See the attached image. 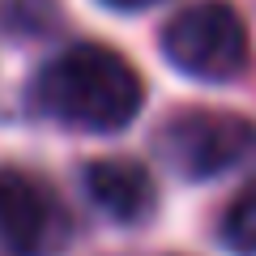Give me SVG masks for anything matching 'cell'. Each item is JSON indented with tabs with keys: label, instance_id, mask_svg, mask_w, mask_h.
I'll list each match as a JSON object with an SVG mask.
<instances>
[{
	"label": "cell",
	"instance_id": "cell-8",
	"mask_svg": "<svg viewBox=\"0 0 256 256\" xmlns=\"http://www.w3.org/2000/svg\"><path fill=\"white\" fill-rule=\"evenodd\" d=\"M107 9H116V13H141V9H150V4H158V0H102Z\"/></svg>",
	"mask_w": 256,
	"mask_h": 256
},
{
	"label": "cell",
	"instance_id": "cell-2",
	"mask_svg": "<svg viewBox=\"0 0 256 256\" xmlns=\"http://www.w3.org/2000/svg\"><path fill=\"white\" fill-rule=\"evenodd\" d=\"M248 26L226 0H196L180 9L162 30V56L184 77L235 82L248 68Z\"/></svg>",
	"mask_w": 256,
	"mask_h": 256
},
{
	"label": "cell",
	"instance_id": "cell-1",
	"mask_svg": "<svg viewBox=\"0 0 256 256\" xmlns=\"http://www.w3.org/2000/svg\"><path fill=\"white\" fill-rule=\"evenodd\" d=\"M34 102L56 124L82 132H120L137 120L146 86L120 52L102 43H77L38 73Z\"/></svg>",
	"mask_w": 256,
	"mask_h": 256
},
{
	"label": "cell",
	"instance_id": "cell-6",
	"mask_svg": "<svg viewBox=\"0 0 256 256\" xmlns=\"http://www.w3.org/2000/svg\"><path fill=\"white\" fill-rule=\"evenodd\" d=\"M222 244L235 256H256V184L230 201L226 218H222Z\"/></svg>",
	"mask_w": 256,
	"mask_h": 256
},
{
	"label": "cell",
	"instance_id": "cell-4",
	"mask_svg": "<svg viewBox=\"0 0 256 256\" xmlns=\"http://www.w3.org/2000/svg\"><path fill=\"white\" fill-rule=\"evenodd\" d=\"M68 239V214L38 175L0 166V244L13 256H52Z\"/></svg>",
	"mask_w": 256,
	"mask_h": 256
},
{
	"label": "cell",
	"instance_id": "cell-3",
	"mask_svg": "<svg viewBox=\"0 0 256 256\" xmlns=\"http://www.w3.org/2000/svg\"><path fill=\"white\" fill-rule=\"evenodd\" d=\"M158 154L184 180H218L256 166V124L230 111H180L158 132Z\"/></svg>",
	"mask_w": 256,
	"mask_h": 256
},
{
	"label": "cell",
	"instance_id": "cell-5",
	"mask_svg": "<svg viewBox=\"0 0 256 256\" xmlns=\"http://www.w3.org/2000/svg\"><path fill=\"white\" fill-rule=\"evenodd\" d=\"M86 192L90 201L120 226H137L154 214L158 205V188L154 175L132 158H98L86 166Z\"/></svg>",
	"mask_w": 256,
	"mask_h": 256
},
{
	"label": "cell",
	"instance_id": "cell-7",
	"mask_svg": "<svg viewBox=\"0 0 256 256\" xmlns=\"http://www.w3.org/2000/svg\"><path fill=\"white\" fill-rule=\"evenodd\" d=\"M0 26L13 34H47L56 26V0H0Z\"/></svg>",
	"mask_w": 256,
	"mask_h": 256
}]
</instances>
